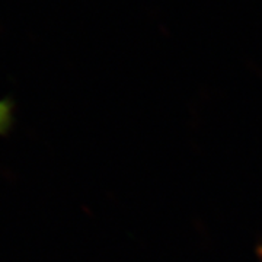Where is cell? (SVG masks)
<instances>
[{"label": "cell", "mask_w": 262, "mask_h": 262, "mask_svg": "<svg viewBox=\"0 0 262 262\" xmlns=\"http://www.w3.org/2000/svg\"><path fill=\"white\" fill-rule=\"evenodd\" d=\"M259 256H261V261H262V248L259 249Z\"/></svg>", "instance_id": "1"}]
</instances>
